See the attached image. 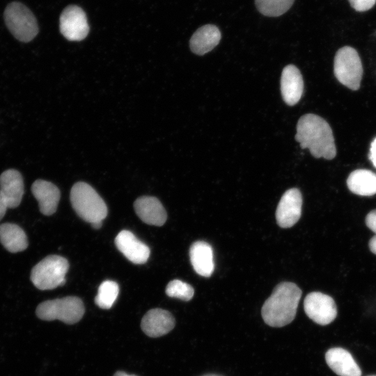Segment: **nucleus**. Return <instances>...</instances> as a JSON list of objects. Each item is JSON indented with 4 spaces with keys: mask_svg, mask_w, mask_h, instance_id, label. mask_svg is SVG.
Returning <instances> with one entry per match:
<instances>
[{
    "mask_svg": "<svg viewBox=\"0 0 376 376\" xmlns=\"http://www.w3.org/2000/svg\"><path fill=\"white\" fill-rule=\"evenodd\" d=\"M70 201L77 214L93 224L102 221L107 215V207L97 192L84 182L75 183L70 191Z\"/></svg>",
    "mask_w": 376,
    "mask_h": 376,
    "instance_id": "7ed1b4c3",
    "label": "nucleus"
},
{
    "mask_svg": "<svg viewBox=\"0 0 376 376\" xmlns=\"http://www.w3.org/2000/svg\"><path fill=\"white\" fill-rule=\"evenodd\" d=\"M113 376H136V375H129V374H127L126 373L123 372V371H118L114 374Z\"/></svg>",
    "mask_w": 376,
    "mask_h": 376,
    "instance_id": "c756f323",
    "label": "nucleus"
},
{
    "mask_svg": "<svg viewBox=\"0 0 376 376\" xmlns=\"http://www.w3.org/2000/svg\"><path fill=\"white\" fill-rule=\"evenodd\" d=\"M68 269L69 263L65 258L57 255L48 256L33 267L31 280L40 290L54 289L65 284Z\"/></svg>",
    "mask_w": 376,
    "mask_h": 376,
    "instance_id": "39448f33",
    "label": "nucleus"
},
{
    "mask_svg": "<svg viewBox=\"0 0 376 376\" xmlns=\"http://www.w3.org/2000/svg\"><path fill=\"white\" fill-rule=\"evenodd\" d=\"M175 326V319L168 311L153 308L143 317L141 327L150 337H159L168 334Z\"/></svg>",
    "mask_w": 376,
    "mask_h": 376,
    "instance_id": "f8f14e48",
    "label": "nucleus"
},
{
    "mask_svg": "<svg viewBox=\"0 0 376 376\" xmlns=\"http://www.w3.org/2000/svg\"><path fill=\"white\" fill-rule=\"evenodd\" d=\"M8 205L4 200L3 195L0 191V221L4 217V214L8 209Z\"/></svg>",
    "mask_w": 376,
    "mask_h": 376,
    "instance_id": "cd10ccee",
    "label": "nucleus"
},
{
    "mask_svg": "<svg viewBox=\"0 0 376 376\" xmlns=\"http://www.w3.org/2000/svg\"><path fill=\"white\" fill-rule=\"evenodd\" d=\"M115 244L117 249L134 264H143L149 258V247L130 230H121L115 238Z\"/></svg>",
    "mask_w": 376,
    "mask_h": 376,
    "instance_id": "9b49d317",
    "label": "nucleus"
},
{
    "mask_svg": "<svg viewBox=\"0 0 376 376\" xmlns=\"http://www.w3.org/2000/svg\"><path fill=\"white\" fill-rule=\"evenodd\" d=\"M191 265L195 272L204 277H210L214 272L213 250L210 244L204 241L194 242L189 249Z\"/></svg>",
    "mask_w": 376,
    "mask_h": 376,
    "instance_id": "a211bd4d",
    "label": "nucleus"
},
{
    "mask_svg": "<svg viewBox=\"0 0 376 376\" xmlns=\"http://www.w3.org/2000/svg\"><path fill=\"white\" fill-rule=\"evenodd\" d=\"M31 190L38 202L41 213L49 216L56 211L61 194L54 184L43 180H37L33 183Z\"/></svg>",
    "mask_w": 376,
    "mask_h": 376,
    "instance_id": "f3484780",
    "label": "nucleus"
},
{
    "mask_svg": "<svg viewBox=\"0 0 376 376\" xmlns=\"http://www.w3.org/2000/svg\"><path fill=\"white\" fill-rule=\"evenodd\" d=\"M301 293L295 283L283 282L277 285L262 307L265 322L273 327L290 324L295 318Z\"/></svg>",
    "mask_w": 376,
    "mask_h": 376,
    "instance_id": "f03ea898",
    "label": "nucleus"
},
{
    "mask_svg": "<svg viewBox=\"0 0 376 376\" xmlns=\"http://www.w3.org/2000/svg\"><path fill=\"white\" fill-rule=\"evenodd\" d=\"M102 221H98L91 224L92 226L95 229H99L102 226Z\"/></svg>",
    "mask_w": 376,
    "mask_h": 376,
    "instance_id": "7c9ffc66",
    "label": "nucleus"
},
{
    "mask_svg": "<svg viewBox=\"0 0 376 376\" xmlns=\"http://www.w3.org/2000/svg\"><path fill=\"white\" fill-rule=\"evenodd\" d=\"M334 72L339 82L346 87L353 91L359 88L363 67L355 49L345 46L337 51L334 57Z\"/></svg>",
    "mask_w": 376,
    "mask_h": 376,
    "instance_id": "423d86ee",
    "label": "nucleus"
},
{
    "mask_svg": "<svg viewBox=\"0 0 376 376\" xmlns=\"http://www.w3.org/2000/svg\"><path fill=\"white\" fill-rule=\"evenodd\" d=\"M295 139L302 149H308L315 158L332 159L336 155L332 130L324 118L316 114L307 113L299 119Z\"/></svg>",
    "mask_w": 376,
    "mask_h": 376,
    "instance_id": "f257e3e1",
    "label": "nucleus"
},
{
    "mask_svg": "<svg viewBox=\"0 0 376 376\" xmlns=\"http://www.w3.org/2000/svg\"><path fill=\"white\" fill-rule=\"evenodd\" d=\"M221 33L214 24H205L198 28L189 40L191 52L202 56L212 51L220 42Z\"/></svg>",
    "mask_w": 376,
    "mask_h": 376,
    "instance_id": "6ab92c4d",
    "label": "nucleus"
},
{
    "mask_svg": "<svg viewBox=\"0 0 376 376\" xmlns=\"http://www.w3.org/2000/svg\"><path fill=\"white\" fill-rule=\"evenodd\" d=\"M369 159L373 163L374 167L376 168V137L370 144Z\"/></svg>",
    "mask_w": 376,
    "mask_h": 376,
    "instance_id": "bb28decb",
    "label": "nucleus"
},
{
    "mask_svg": "<svg viewBox=\"0 0 376 376\" xmlns=\"http://www.w3.org/2000/svg\"><path fill=\"white\" fill-rule=\"evenodd\" d=\"M304 91V81L299 70L293 65L285 66L281 77V92L283 101L289 106L296 104Z\"/></svg>",
    "mask_w": 376,
    "mask_h": 376,
    "instance_id": "ddd939ff",
    "label": "nucleus"
},
{
    "mask_svg": "<svg viewBox=\"0 0 376 376\" xmlns=\"http://www.w3.org/2000/svg\"><path fill=\"white\" fill-rule=\"evenodd\" d=\"M4 18L11 33L22 42L32 40L38 33L35 16L21 3L12 2L8 4L4 12Z\"/></svg>",
    "mask_w": 376,
    "mask_h": 376,
    "instance_id": "0eeeda50",
    "label": "nucleus"
},
{
    "mask_svg": "<svg viewBox=\"0 0 376 376\" xmlns=\"http://www.w3.org/2000/svg\"><path fill=\"white\" fill-rule=\"evenodd\" d=\"M84 311L82 300L77 297L69 296L43 301L37 306L36 313L43 320H58L72 324L81 319Z\"/></svg>",
    "mask_w": 376,
    "mask_h": 376,
    "instance_id": "20e7f679",
    "label": "nucleus"
},
{
    "mask_svg": "<svg viewBox=\"0 0 376 376\" xmlns=\"http://www.w3.org/2000/svg\"><path fill=\"white\" fill-rule=\"evenodd\" d=\"M302 196L297 188L287 190L281 196L276 211L278 225L283 228H290L301 214Z\"/></svg>",
    "mask_w": 376,
    "mask_h": 376,
    "instance_id": "9d476101",
    "label": "nucleus"
},
{
    "mask_svg": "<svg viewBox=\"0 0 376 376\" xmlns=\"http://www.w3.org/2000/svg\"><path fill=\"white\" fill-rule=\"evenodd\" d=\"M119 293V286L113 281L107 280L99 286L95 298V304L101 308L109 309L116 301Z\"/></svg>",
    "mask_w": 376,
    "mask_h": 376,
    "instance_id": "4be33fe9",
    "label": "nucleus"
},
{
    "mask_svg": "<svg viewBox=\"0 0 376 376\" xmlns=\"http://www.w3.org/2000/svg\"><path fill=\"white\" fill-rule=\"evenodd\" d=\"M369 376H376V375H369Z\"/></svg>",
    "mask_w": 376,
    "mask_h": 376,
    "instance_id": "473e14b6",
    "label": "nucleus"
},
{
    "mask_svg": "<svg viewBox=\"0 0 376 376\" xmlns=\"http://www.w3.org/2000/svg\"><path fill=\"white\" fill-rule=\"evenodd\" d=\"M295 0H255L257 10L267 17H279L286 13Z\"/></svg>",
    "mask_w": 376,
    "mask_h": 376,
    "instance_id": "5701e85b",
    "label": "nucleus"
},
{
    "mask_svg": "<svg viewBox=\"0 0 376 376\" xmlns=\"http://www.w3.org/2000/svg\"><path fill=\"white\" fill-rule=\"evenodd\" d=\"M166 294L170 297L189 301L193 297L194 290L191 285L182 281L174 279L166 285Z\"/></svg>",
    "mask_w": 376,
    "mask_h": 376,
    "instance_id": "b1692460",
    "label": "nucleus"
},
{
    "mask_svg": "<svg viewBox=\"0 0 376 376\" xmlns=\"http://www.w3.org/2000/svg\"><path fill=\"white\" fill-rule=\"evenodd\" d=\"M347 185L354 194L370 196L376 194V174L367 169H357L348 176Z\"/></svg>",
    "mask_w": 376,
    "mask_h": 376,
    "instance_id": "aec40b11",
    "label": "nucleus"
},
{
    "mask_svg": "<svg viewBox=\"0 0 376 376\" xmlns=\"http://www.w3.org/2000/svg\"><path fill=\"white\" fill-rule=\"evenodd\" d=\"M304 308L307 316L320 325L331 323L337 315V308L333 298L320 292L308 294L304 299Z\"/></svg>",
    "mask_w": 376,
    "mask_h": 376,
    "instance_id": "6e6552de",
    "label": "nucleus"
},
{
    "mask_svg": "<svg viewBox=\"0 0 376 376\" xmlns=\"http://www.w3.org/2000/svg\"><path fill=\"white\" fill-rule=\"evenodd\" d=\"M351 6L358 12H364L372 8L376 0H348Z\"/></svg>",
    "mask_w": 376,
    "mask_h": 376,
    "instance_id": "393cba45",
    "label": "nucleus"
},
{
    "mask_svg": "<svg viewBox=\"0 0 376 376\" xmlns=\"http://www.w3.org/2000/svg\"><path fill=\"white\" fill-rule=\"evenodd\" d=\"M59 29L61 34L68 40H84L89 32L86 13L77 6H68L60 16Z\"/></svg>",
    "mask_w": 376,
    "mask_h": 376,
    "instance_id": "1a4fd4ad",
    "label": "nucleus"
},
{
    "mask_svg": "<svg viewBox=\"0 0 376 376\" xmlns=\"http://www.w3.org/2000/svg\"><path fill=\"white\" fill-rule=\"evenodd\" d=\"M137 216L146 224L161 226L166 221L167 214L161 202L155 197L143 196L134 203Z\"/></svg>",
    "mask_w": 376,
    "mask_h": 376,
    "instance_id": "4468645a",
    "label": "nucleus"
},
{
    "mask_svg": "<svg viewBox=\"0 0 376 376\" xmlns=\"http://www.w3.org/2000/svg\"><path fill=\"white\" fill-rule=\"evenodd\" d=\"M366 224L371 230L376 233V209L367 214Z\"/></svg>",
    "mask_w": 376,
    "mask_h": 376,
    "instance_id": "a878e982",
    "label": "nucleus"
},
{
    "mask_svg": "<svg viewBox=\"0 0 376 376\" xmlns=\"http://www.w3.org/2000/svg\"><path fill=\"white\" fill-rule=\"evenodd\" d=\"M0 242L11 253L22 251L28 246L27 237L24 230L12 223L0 225Z\"/></svg>",
    "mask_w": 376,
    "mask_h": 376,
    "instance_id": "412c9836",
    "label": "nucleus"
},
{
    "mask_svg": "<svg viewBox=\"0 0 376 376\" xmlns=\"http://www.w3.org/2000/svg\"><path fill=\"white\" fill-rule=\"evenodd\" d=\"M370 250L375 254H376V235L373 236L369 242Z\"/></svg>",
    "mask_w": 376,
    "mask_h": 376,
    "instance_id": "c85d7f7f",
    "label": "nucleus"
},
{
    "mask_svg": "<svg viewBox=\"0 0 376 376\" xmlns=\"http://www.w3.org/2000/svg\"><path fill=\"white\" fill-rule=\"evenodd\" d=\"M329 367L339 376H361V370L352 354L341 347L329 349L325 354Z\"/></svg>",
    "mask_w": 376,
    "mask_h": 376,
    "instance_id": "dca6fc26",
    "label": "nucleus"
},
{
    "mask_svg": "<svg viewBox=\"0 0 376 376\" xmlns=\"http://www.w3.org/2000/svg\"><path fill=\"white\" fill-rule=\"evenodd\" d=\"M0 191L8 208L17 207L24 194V182L21 173L15 169L3 171L0 175Z\"/></svg>",
    "mask_w": 376,
    "mask_h": 376,
    "instance_id": "2eb2a0df",
    "label": "nucleus"
},
{
    "mask_svg": "<svg viewBox=\"0 0 376 376\" xmlns=\"http://www.w3.org/2000/svg\"><path fill=\"white\" fill-rule=\"evenodd\" d=\"M203 376H221V375H216V374H207V375H204Z\"/></svg>",
    "mask_w": 376,
    "mask_h": 376,
    "instance_id": "2f4dec72",
    "label": "nucleus"
}]
</instances>
